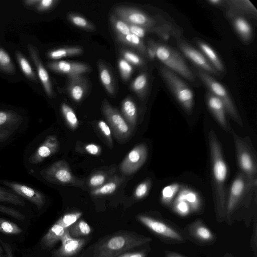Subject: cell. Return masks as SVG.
<instances>
[{"mask_svg": "<svg viewBox=\"0 0 257 257\" xmlns=\"http://www.w3.org/2000/svg\"><path fill=\"white\" fill-rule=\"evenodd\" d=\"M29 127L27 116L14 109H0V149L20 138Z\"/></svg>", "mask_w": 257, "mask_h": 257, "instance_id": "5", "label": "cell"}, {"mask_svg": "<svg viewBox=\"0 0 257 257\" xmlns=\"http://www.w3.org/2000/svg\"><path fill=\"white\" fill-rule=\"evenodd\" d=\"M160 72L177 100L187 113H191L194 104V95L191 88L176 73L164 65L161 67Z\"/></svg>", "mask_w": 257, "mask_h": 257, "instance_id": "6", "label": "cell"}, {"mask_svg": "<svg viewBox=\"0 0 257 257\" xmlns=\"http://www.w3.org/2000/svg\"><path fill=\"white\" fill-rule=\"evenodd\" d=\"M172 204L174 211L181 216H186L188 215L191 211L189 205L184 200L175 199Z\"/></svg>", "mask_w": 257, "mask_h": 257, "instance_id": "46", "label": "cell"}, {"mask_svg": "<svg viewBox=\"0 0 257 257\" xmlns=\"http://www.w3.org/2000/svg\"><path fill=\"white\" fill-rule=\"evenodd\" d=\"M110 22L117 36H125L131 33L128 24L115 16H110Z\"/></svg>", "mask_w": 257, "mask_h": 257, "instance_id": "39", "label": "cell"}, {"mask_svg": "<svg viewBox=\"0 0 257 257\" xmlns=\"http://www.w3.org/2000/svg\"><path fill=\"white\" fill-rule=\"evenodd\" d=\"M28 48L31 58L37 68L38 77L47 95L51 98L53 96V89L51 80L47 71L41 61L38 51L36 47L31 44L28 45Z\"/></svg>", "mask_w": 257, "mask_h": 257, "instance_id": "20", "label": "cell"}, {"mask_svg": "<svg viewBox=\"0 0 257 257\" xmlns=\"http://www.w3.org/2000/svg\"><path fill=\"white\" fill-rule=\"evenodd\" d=\"M123 58L130 64L140 66L144 64V60L138 55L132 51L124 50L122 52Z\"/></svg>", "mask_w": 257, "mask_h": 257, "instance_id": "47", "label": "cell"}, {"mask_svg": "<svg viewBox=\"0 0 257 257\" xmlns=\"http://www.w3.org/2000/svg\"><path fill=\"white\" fill-rule=\"evenodd\" d=\"M66 228L55 223L42 237L41 240V247L44 249L52 247L64 234Z\"/></svg>", "mask_w": 257, "mask_h": 257, "instance_id": "23", "label": "cell"}, {"mask_svg": "<svg viewBox=\"0 0 257 257\" xmlns=\"http://www.w3.org/2000/svg\"><path fill=\"white\" fill-rule=\"evenodd\" d=\"M83 53V49L78 46L67 47L52 50L48 53V57L52 59L78 55Z\"/></svg>", "mask_w": 257, "mask_h": 257, "instance_id": "31", "label": "cell"}, {"mask_svg": "<svg viewBox=\"0 0 257 257\" xmlns=\"http://www.w3.org/2000/svg\"><path fill=\"white\" fill-rule=\"evenodd\" d=\"M106 176L101 173L96 174L92 176L89 180V184L93 187H99L105 182Z\"/></svg>", "mask_w": 257, "mask_h": 257, "instance_id": "49", "label": "cell"}, {"mask_svg": "<svg viewBox=\"0 0 257 257\" xmlns=\"http://www.w3.org/2000/svg\"><path fill=\"white\" fill-rule=\"evenodd\" d=\"M31 175L36 177L40 176L51 183L79 184L68 165L63 161L55 162L44 169L35 171Z\"/></svg>", "mask_w": 257, "mask_h": 257, "instance_id": "9", "label": "cell"}, {"mask_svg": "<svg viewBox=\"0 0 257 257\" xmlns=\"http://www.w3.org/2000/svg\"><path fill=\"white\" fill-rule=\"evenodd\" d=\"M87 83L82 75L68 77L67 90L71 97L75 101L82 100L87 91Z\"/></svg>", "mask_w": 257, "mask_h": 257, "instance_id": "22", "label": "cell"}, {"mask_svg": "<svg viewBox=\"0 0 257 257\" xmlns=\"http://www.w3.org/2000/svg\"><path fill=\"white\" fill-rule=\"evenodd\" d=\"M102 110L115 137L120 139L127 138L130 134L129 126L117 110L104 101Z\"/></svg>", "mask_w": 257, "mask_h": 257, "instance_id": "13", "label": "cell"}, {"mask_svg": "<svg viewBox=\"0 0 257 257\" xmlns=\"http://www.w3.org/2000/svg\"><path fill=\"white\" fill-rule=\"evenodd\" d=\"M0 184L33 204L38 210L41 209L45 204L46 200L44 194L33 187L20 182L3 179H0Z\"/></svg>", "mask_w": 257, "mask_h": 257, "instance_id": "11", "label": "cell"}, {"mask_svg": "<svg viewBox=\"0 0 257 257\" xmlns=\"http://www.w3.org/2000/svg\"><path fill=\"white\" fill-rule=\"evenodd\" d=\"M69 20L75 26L86 30H94V26L82 16L74 14L68 15Z\"/></svg>", "mask_w": 257, "mask_h": 257, "instance_id": "40", "label": "cell"}, {"mask_svg": "<svg viewBox=\"0 0 257 257\" xmlns=\"http://www.w3.org/2000/svg\"><path fill=\"white\" fill-rule=\"evenodd\" d=\"M152 241V238L132 233H119L100 241L92 257H117L121 253Z\"/></svg>", "mask_w": 257, "mask_h": 257, "instance_id": "2", "label": "cell"}, {"mask_svg": "<svg viewBox=\"0 0 257 257\" xmlns=\"http://www.w3.org/2000/svg\"><path fill=\"white\" fill-rule=\"evenodd\" d=\"M0 213L10 216L17 220L23 221L25 216L14 208L0 204Z\"/></svg>", "mask_w": 257, "mask_h": 257, "instance_id": "45", "label": "cell"}, {"mask_svg": "<svg viewBox=\"0 0 257 257\" xmlns=\"http://www.w3.org/2000/svg\"><path fill=\"white\" fill-rule=\"evenodd\" d=\"M47 66L54 72L67 74L68 76L82 75L90 70V67L85 64L63 60L50 62Z\"/></svg>", "mask_w": 257, "mask_h": 257, "instance_id": "19", "label": "cell"}, {"mask_svg": "<svg viewBox=\"0 0 257 257\" xmlns=\"http://www.w3.org/2000/svg\"><path fill=\"white\" fill-rule=\"evenodd\" d=\"M223 257H232V255L229 253H226Z\"/></svg>", "mask_w": 257, "mask_h": 257, "instance_id": "61", "label": "cell"}, {"mask_svg": "<svg viewBox=\"0 0 257 257\" xmlns=\"http://www.w3.org/2000/svg\"><path fill=\"white\" fill-rule=\"evenodd\" d=\"M0 69L4 72L13 73L15 67L9 55L0 48Z\"/></svg>", "mask_w": 257, "mask_h": 257, "instance_id": "41", "label": "cell"}, {"mask_svg": "<svg viewBox=\"0 0 257 257\" xmlns=\"http://www.w3.org/2000/svg\"><path fill=\"white\" fill-rule=\"evenodd\" d=\"M146 254L144 252H127L121 254L117 257H145Z\"/></svg>", "mask_w": 257, "mask_h": 257, "instance_id": "56", "label": "cell"}, {"mask_svg": "<svg viewBox=\"0 0 257 257\" xmlns=\"http://www.w3.org/2000/svg\"><path fill=\"white\" fill-rule=\"evenodd\" d=\"M61 245L54 252L53 257H71L76 254L83 247L85 240L73 238L70 235L69 228H66L61 239Z\"/></svg>", "mask_w": 257, "mask_h": 257, "instance_id": "17", "label": "cell"}, {"mask_svg": "<svg viewBox=\"0 0 257 257\" xmlns=\"http://www.w3.org/2000/svg\"><path fill=\"white\" fill-rule=\"evenodd\" d=\"M122 112L127 121L134 125L137 118V109L134 102L130 98H126L121 103Z\"/></svg>", "mask_w": 257, "mask_h": 257, "instance_id": "30", "label": "cell"}, {"mask_svg": "<svg viewBox=\"0 0 257 257\" xmlns=\"http://www.w3.org/2000/svg\"><path fill=\"white\" fill-rule=\"evenodd\" d=\"M59 142L55 135H49L41 142L34 139L26 147L23 164L29 174L33 173L45 160L58 152Z\"/></svg>", "mask_w": 257, "mask_h": 257, "instance_id": "4", "label": "cell"}, {"mask_svg": "<svg viewBox=\"0 0 257 257\" xmlns=\"http://www.w3.org/2000/svg\"><path fill=\"white\" fill-rule=\"evenodd\" d=\"M230 133L233 138L240 171L246 178V196L249 198L253 187L256 186V157L253 148L245 138L239 137L232 130Z\"/></svg>", "mask_w": 257, "mask_h": 257, "instance_id": "3", "label": "cell"}, {"mask_svg": "<svg viewBox=\"0 0 257 257\" xmlns=\"http://www.w3.org/2000/svg\"><path fill=\"white\" fill-rule=\"evenodd\" d=\"M180 188V185L178 183H173L165 186L161 192V202L165 205H170Z\"/></svg>", "mask_w": 257, "mask_h": 257, "instance_id": "34", "label": "cell"}, {"mask_svg": "<svg viewBox=\"0 0 257 257\" xmlns=\"http://www.w3.org/2000/svg\"><path fill=\"white\" fill-rule=\"evenodd\" d=\"M1 240V239H0ZM5 253L4 249L0 243V257H5Z\"/></svg>", "mask_w": 257, "mask_h": 257, "instance_id": "60", "label": "cell"}, {"mask_svg": "<svg viewBox=\"0 0 257 257\" xmlns=\"http://www.w3.org/2000/svg\"><path fill=\"white\" fill-rule=\"evenodd\" d=\"M209 4L215 6H222L225 5V1L222 0H209L207 1Z\"/></svg>", "mask_w": 257, "mask_h": 257, "instance_id": "57", "label": "cell"}, {"mask_svg": "<svg viewBox=\"0 0 257 257\" xmlns=\"http://www.w3.org/2000/svg\"><path fill=\"white\" fill-rule=\"evenodd\" d=\"M0 243L4 249L6 257H14L12 247L9 244L1 239Z\"/></svg>", "mask_w": 257, "mask_h": 257, "instance_id": "55", "label": "cell"}, {"mask_svg": "<svg viewBox=\"0 0 257 257\" xmlns=\"http://www.w3.org/2000/svg\"><path fill=\"white\" fill-rule=\"evenodd\" d=\"M175 199L185 201L192 211H198L201 207V199L199 195L196 192L189 188H180Z\"/></svg>", "mask_w": 257, "mask_h": 257, "instance_id": "25", "label": "cell"}, {"mask_svg": "<svg viewBox=\"0 0 257 257\" xmlns=\"http://www.w3.org/2000/svg\"><path fill=\"white\" fill-rule=\"evenodd\" d=\"M138 218L151 230L164 238L178 241L184 240L179 232L164 221L145 215H139Z\"/></svg>", "mask_w": 257, "mask_h": 257, "instance_id": "15", "label": "cell"}, {"mask_svg": "<svg viewBox=\"0 0 257 257\" xmlns=\"http://www.w3.org/2000/svg\"><path fill=\"white\" fill-rule=\"evenodd\" d=\"M198 46L203 53L205 57L218 72L224 71V67L221 60L214 50L208 44L202 42H197Z\"/></svg>", "mask_w": 257, "mask_h": 257, "instance_id": "27", "label": "cell"}, {"mask_svg": "<svg viewBox=\"0 0 257 257\" xmlns=\"http://www.w3.org/2000/svg\"><path fill=\"white\" fill-rule=\"evenodd\" d=\"M147 156V148L144 144L136 146L128 153L121 163V172L126 175L136 172L144 164Z\"/></svg>", "mask_w": 257, "mask_h": 257, "instance_id": "14", "label": "cell"}, {"mask_svg": "<svg viewBox=\"0 0 257 257\" xmlns=\"http://www.w3.org/2000/svg\"><path fill=\"white\" fill-rule=\"evenodd\" d=\"M117 38L121 43L132 46L143 55H147V47L141 38L132 33L125 36L117 35Z\"/></svg>", "mask_w": 257, "mask_h": 257, "instance_id": "29", "label": "cell"}, {"mask_svg": "<svg viewBox=\"0 0 257 257\" xmlns=\"http://www.w3.org/2000/svg\"><path fill=\"white\" fill-rule=\"evenodd\" d=\"M82 214V212H80L66 214L59 219L56 223L65 229L67 228L76 222Z\"/></svg>", "mask_w": 257, "mask_h": 257, "instance_id": "42", "label": "cell"}, {"mask_svg": "<svg viewBox=\"0 0 257 257\" xmlns=\"http://www.w3.org/2000/svg\"><path fill=\"white\" fill-rule=\"evenodd\" d=\"M57 2L55 0H41L36 5V8L39 11H47L52 8Z\"/></svg>", "mask_w": 257, "mask_h": 257, "instance_id": "52", "label": "cell"}, {"mask_svg": "<svg viewBox=\"0 0 257 257\" xmlns=\"http://www.w3.org/2000/svg\"><path fill=\"white\" fill-rule=\"evenodd\" d=\"M197 73L210 92L223 102L226 113L237 124L242 126V121L239 112L226 88L212 75L199 68Z\"/></svg>", "mask_w": 257, "mask_h": 257, "instance_id": "8", "label": "cell"}, {"mask_svg": "<svg viewBox=\"0 0 257 257\" xmlns=\"http://www.w3.org/2000/svg\"><path fill=\"white\" fill-rule=\"evenodd\" d=\"M22 232V229L15 223L0 217V232L6 234L17 235Z\"/></svg>", "mask_w": 257, "mask_h": 257, "instance_id": "37", "label": "cell"}, {"mask_svg": "<svg viewBox=\"0 0 257 257\" xmlns=\"http://www.w3.org/2000/svg\"><path fill=\"white\" fill-rule=\"evenodd\" d=\"M147 56L151 60H154L156 58L155 43L153 41H149L147 47Z\"/></svg>", "mask_w": 257, "mask_h": 257, "instance_id": "53", "label": "cell"}, {"mask_svg": "<svg viewBox=\"0 0 257 257\" xmlns=\"http://www.w3.org/2000/svg\"><path fill=\"white\" fill-rule=\"evenodd\" d=\"M0 202L24 207L25 200L8 188L0 186Z\"/></svg>", "mask_w": 257, "mask_h": 257, "instance_id": "28", "label": "cell"}, {"mask_svg": "<svg viewBox=\"0 0 257 257\" xmlns=\"http://www.w3.org/2000/svg\"><path fill=\"white\" fill-rule=\"evenodd\" d=\"M233 27L237 34L244 42H248L252 37V29L249 22L243 16H236L232 18Z\"/></svg>", "mask_w": 257, "mask_h": 257, "instance_id": "26", "label": "cell"}, {"mask_svg": "<svg viewBox=\"0 0 257 257\" xmlns=\"http://www.w3.org/2000/svg\"><path fill=\"white\" fill-rule=\"evenodd\" d=\"M247 184L246 178L239 171L233 179L226 197L225 219L230 221L243 199L246 196Z\"/></svg>", "mask_w": 257, "mask_h": 257, "instance_id": "10", "label": "cell"}, {"mask_svg": "<svg viewBox=\"0 0 257 257\" xmlns=\"http://www.w3.org/2000/svg\"><path fill=\"white\" fill-rule=\"evenodd\" d=\"M68 228L70 235L73 238L88 235L91 231L89 225L83 220L77 221Z\"/></svg>", "mask_w": 257, "mask_h": 257, "instance_id": "35", "label": "cell"}, {"mask_svg": "<svg viewBox=\"0 0 257 257\" xmlns=\"http://www.w3.org/2000/svg\"><path fill=\"white\" fill-rule=\"evenodd\" d=\"M61 112L68 125L72 129L76 128L78 125V120L74 110L68 105L62 103Z\"/></svg>", "mask_w": 257, "mask_h": 257, "instance_id": "38", "label": "cell"}, {"mask_svg": "<svg viewBox=\"0 0 257 257\" xmlns=\"http://www.w3.org/2000/svg\"><path fill=\"white\" fill-rule=\"evenodd\" d=\"M99 74L100 81L107 92L113 94L115 92L113 81L107 67L103 64L99 65Z\"/></svg>", "mask_w": 257, "mask_h": 257, "instance_id": "32", "label": "cell"}, {"mask_svg": "<svg viewBox=\"0 0 257 257\" xmlns=\"http://www.w3.org/2000/svg\"><path fill=\"white\" fill-rule=\"evenodd\" d=\"M151 186V182L147 180L138 185L135 191V196L137 199L145 197L148 193Z\"/></svg>", "mask_w": 257, "mask_h": 257, "instance_id": "48", "label": "cell"}, {"mask_svg": "<svg viewBox=\"0 0 257 257\" xmlns=\"http://www.w3.org/2000/svg\"><path fill=\"white\" fill-rule=\"evenodd\" d=\"M39 1L40 0H28L24 1V3L27 6H36Z\"/></svg>", "mask_w": 257, "mask_h": 257, "instance_id": "58", "label": "cell"}, {"mask_svg": "<svg viewBox=\"0 0 257 257\" xmlns=\"http://www.w3.org/2000/svg\"><path fill=\"white\" fill-rule=\"evenodd\" d=\"M98 126L103 135L107 139V140L110 145L111 146L112 139L111 136V131L108 125L103 120H99L98 122Z\"/></svg>", "mask_w": 257, "mask_h": 257, "instance_id": "51", "label": "cell"}, {"mask_svg": "<svg viewBox=\"0 0 257 257\" xmlns=\"http://www.w3.org/2000/svg\"><path fill=\"white\" fill-rule=\"evenodd\" d=\"M207 140L215 210L217 220L221 222L225 219V215L226 195L225 184L227 176V167L221 144L214 131L208 133Z\"/></svg>", "mask_w": 257, "mask_h": 257, "instance_id": "1", "label": "cell"}, {"mask_svg": "<svg viewBox=\"0 0 257 257\" xmlns=\"http://www.w3.org/2000/svg\"><path fill=\"white\" fill-rule=\"evenodd\" d=\"M156 57L164 65L191 82L195 76L181 55L175 50L163 44L155 43Z\"/></svg>", "mask_w": 257, "mask_h": 257, "instance_id": "7", "label": "cell"}, {"mask_svg": "<svg viewBox=\"0 0 257 257\" xmlns=\"http://www.w3.org/2000/svg\"><path fill=\"white\" fill-rule=\"evenodd\" d=\"M178 46L183 54L199 69L209 74H218V72L202 53L185 42L179 41Z\"/></svg>", "mask_w": 257, "mask_h": 257, "instance_id": "16", "label": "cell"}, {"mask_svg": "<svg viewBox=\"0 0 257 257\" xmlns=\"http://www.w3.org/2000/svg\"><path fill=\"white\" fill-rule=\"evenodd\" d=\"M206 98L207 106L218 123L225 131L230 133L232 129L227 121L223 102L210 92L207 93Z\"/></svg>", "mask_w": 257, "mask_h": 257, "instance_id": "18", "label": "cell"}, {"mask_svg": "<svg viewBox=\"0 0 257 257\" xmlns=\"http://www.w3.org/2000/svg\"><path fill=\"white\" fill-rule=\"evenodd\" d=\"M188 230L192 236L200 241L209 242L214 238L212 232L200 221L192 223Z\"/></svg>", "mask_w": 257, "mask_h": 257, "instance_id": "24", "label": "cell"}, {"mask_svg": "<svg viewBox=\"0 0 257 257\" xmlns=\"http://www.w3.org/2000/svg\"><path fill=\"white\" fill-rule=\"evenodd\" d=\"M128 24L130 33L135 35L140 38H144L147 32H150L149 30L141 26Z\"/></svg>", "mask_w": 257, "mask_h": 257, "instance_id": "50", "label": "cell"}, {"mask_svg": "<svg viewBox=\"0 0 257 257\" xmlns=\"http://www.w3.org/2000/svg\"><path fill=\"white\" fill-rule=\"evenodd\" d=\"M86 151L92 155H97L100 152V148L97 145L93 144H90L85 146Z\"/></svg>", "mask_w": 257, "mask_h": 257, "instance_id": "54", "label": "cell"}, {"mask_svg": "<svg viewBox=\"0 0 257 257\" xmlns=\"http://www.w3.org/2000/svg\"><path fill=\"white\" fill-rule=\"evenodd\" d=\"M114 13L119 19L127 24L143 27L150 32L157 26L155 19L137 9L119 6L115 9Z\"/></svg>", "mask_w": 257, "mask_h": 257, "instance_id": "12", "label": "cell"}, {"mask_svg": "<svg viewBox=\"0 0 257 257\" xmlns=\"http://www.w3.org/2000/svg\"><path fill=\"white\" fill-rule=\"evenodd\" d=\"M225 5L227 15L230 18L243 15L256 16L257 10L249 1H225Z\"/></svg>", "mask_w": 257, "mask_h": 257, "instance_id": "21", "label": "cell"}, {"mask_svg": "<svg viewBox=\"0 0 257 257\" xmlns=\"http://www.w3.org/2000/svg\"><path fill=\"white\" fill-rule=\"evenodd\" d=\"M166 257H184L177 253L172 251H166Z\"/></svg>", "mask_w": 257, "mask_h": 257, "instance_id": "59", "label": "cell"}, {"mask_svg": "<svg viewBox=\"0 0 257 257\" xmlns=\"http://www.w3.org/2000/svg\"><path fill=\"white\" fill-rule=\"evenodd\" d=\"M118 67L122 79L125 81L127 80L133 71L132 65L123 58H121L118 60Z\"/></svg>", "mask_w": 257, "mask_h": 257, "instance_id": "44", "label": "cell"}, {"mask_svg": "<svg viewBox=\"0 0 257 257\" xmlns=\"http://www.w3.org/2000/svg\"><path fill=\"white\" fill-rule=\"evenodd\" d=\"M117 187V182L111 181L94 189L91 191V194L93 195L110 194L114 192Z\"/></svg>", "mask_w": 257, "mask_h": 257, "instance_id": "43", "label": "cell"}, {"mask_svg": "<svg viewBox=\"0 0 257 257\" xmlns=\"http://www.w3.org/2000/svg\"><path fill=\"white\" fill-rule=\"evenodd\" d=\"M148 86V77L147 74L143 73L139 75L133 81L131 87L134 92L140 97L145 95Z\"/></svg>", "mask_w": 257, "mask_h": 257, "instance_id": "33", "label": "cell"}, {"mask_svg": "<svg viewBox=\"0 0 257 257\" xmlns=\"http://www.w3.org/2000/svg\"><path fill=\"white\" fill-rule=\"evenodd\" d=\"M16 57L20 67L25 75L32 81H37L36 74L28 60L19 52L16 53Z\"/></svg>", "mask_w": 257, "mask_h": 257, "instance_id": "36", "label": "cell"}]
</instances>
